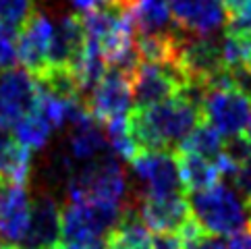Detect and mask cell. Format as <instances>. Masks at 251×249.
<instances>
[{"label": "cell", "instance_id": "obj_33", "mask_svg": "<svg viewBox=\"0 0 251 249\" xmlns=\"http://www.w3.org/2000/svg\"><path fill=\"white\" fill-rule=\"evenodd\" d=\"M243 135H245V139L251 144V114H249V121H247V127H245V133H243Z\"/></svg>", "mask_w": 251, "mask_h": 249}, {"label": "cell", "instance_id": "obj_18", "mask_svg": "<svg viewBox=\"0 0 251 249\" xmlns=\"http://www.w3.org/2000/svg\"><path fill=\"white\" fill-rule=\"evenodd\" d=\"M33 154L15 137H0V183L25 187L31 176Z\"/></svg>", "mask_w": 251, "mask_h": 249}, {"label": "cell", "instance_id": "obj_4", "mask_svg": "<svg viewBox=\"0 0 251 249\" xmlns=\"http://www.w3.org/2000/svg\"><path fill=\"white\" fill-rule=\"evenodd\" d=\"M251 114V96L237 85L230 71L222 73L203 94L201 117L224 139L243 135Z\"/></svg>", "mask_w": 251, "mask_h": 249}, {"label": "cell", "instance_id": "obj_21", "mask_svg": "<svg viewBox=\"0 0 251 249\" xmlns=\"http://www.w3.org/2000/svg\"><path fill=\"white\" fill-rule=\"evenodd\" d=\"M52 124L38 110H31L13 124V137L29 149H44L52 137Z\"/></svg>", "mask_w": 251, "mask_h": 249}, {"label": "cell", "instance_id": "obj_1", "mask_svg": "<svg viewBox=\"0 0 251 249\" xmlns=\"http://www.w3.org/2000/svg\"><path fill=\"white\" fill-rule=\"evenodd\" d=\"M201 121V102L187 94L148 108H133L129 114V127L141 152L176 148Z\"/></svg>", "mask_w": 251, "mask_h": 249}, {"label": "cell", "instance_id": "obj_25", "mask_svg": "<svg viewBox=\"0 0 251 249\" xmlns=\"http://www.w3.org/2000/svg\"><path fill=\"white\" fill-rule=\"evenodd\" d=\"M226 33H251V0H243L226 19Z\"/></svg>", "mask_w": 251, "mask_h": 249}, {"label": "cell", "instance_id": "obj_13", "mask_svg": "<svg viewBox=\"0 0 251 249\" xmlns=\"http://www.w3.org/2000/svg\"><path fill=\"white\" fill-rule=\"evenodd\" d=\"M31 198L25 187L0 183V239L6 245H19L29 228Z\"/></svg>", "mask_w": 251, "mask_h": 249}, {"label": "cell", "instance_id": "obj_12", "mask_svg": "<svg viewBox=\"0 0 251 249\" xmlns=\"http://www.w3.org/2000/svg\"><path fill=\"white\" fill-rule=\"evenodd\" d=\"M173 19L181 29L210 38L226 27L228 13L220 0H168Z\"/></svg>", "mask_w": 251, "mask_h": 249}, {"label": "cell", "instance_id": "obj_2", "mask_svg": "<svg viewBox=\"0 0 251 249\" xmlns=\"http://www.w3.org/2000/svg\"><path fill=\"white\" fill-rule=\"evenodd\" d=\"M127 174L114 154L106 152L92 162L79 164L67 179L69 201H98L125 206Z\"/></svg>", "mask_w": 251, "mask_h": 249}, {"label": "cell", "instance_id": "obj_14", "mask_svg": "<svg viewBox=\"0 0 251 249\" xmlns=\"http://www.w3.org/2000/svg\"><path fill=\"white\" fill-rule=\"evenodd\" d=\"M85 29L81 15H60L54 25V38H52L50 56H48V69H69L73 67L81 58L85 50ZM46 69V71H48Z\"/></svg>", "mask_w": 251, "mask_h": 249}, {"label": "cell", "instance_id": "obj_20", "mask_svg": "<svg viewBox=\"0 0 251 249\" xmlns=\"http://www.w3.org/2000/svg\"><path fill=\"white\" fill-rule=\"evenodd\" d=\"M224 149V137L212 127L210 123L201 121L187 137L181 139V144L175 148V152L181 154H195L203 158L216 160Z\"/></svg>", "mask_w": 251, "mask_h": 249}, {"label": "cell", "instance_id": "obj_23", "mask_svg": "<svg viewBox=\"0 0 251 249\" xmlns=\"http://www.w3.org/2000/svg\"><path fill=\"white\" fill-rule=\"evenodd\" d=\"M35 13V0H0V27L21 33Z\"/></svg>", "mask_w": 251, "mask_h": 249}, {"label": "cell", "instance_id": "obj_11", "mask_svg": "<svg viewBox=\"0 0 251 249\" xmlns=\"http://www.w3.org/2000/svg\"><path fill=\"white\" fill-rule=\"evenodd\" d=\"M60 241V208L54 195L38 191L31 199V220L23 241L13 249H54Z\"/></svg>", "mask_w": 251, "mask_h": 249}, {"label": "cell", "instance_id": "obj_3", "mask_svg": "<svg viewBox=\"0 0 251 249\" xmlns=\"http://www.w3.org/2000/svg\"><path fill=\"white\" fill-rule=\"evenodd\" d=\"M189 206L193 218L214 237H232L247 226V201L241 199L237 189L222 183L212 189L191 193Z\"/></svg>", "mask_w": 251, "mask_h": 249}, {"label": "cell", "instance_id": "obj_29", "mask_svg": "<svg viewBox=\"0 0 251 249\" xmlns=\"http://www.w3.org/2000/svg\"><path fill=\"white\" fill-rule=\"evenodd\" d=\"M226 249H251V226H245L237 235L228 237Z\"/></svg>", "mask_w": 251, "mask_h": 249}, {"label": "cell", "instance_id": "obj_8", "mask_svg": "<svg viewBox=\"0 0 251 249\" xmlns=\"http://www.w3.org/2000/svg\"><path fill=\"white\" fill-rule=\"evenodd\" d=\"M131 203L151 233H178L181 226L191 218V206L185 193L135 195Z\"/></svg>", "mask_w": 251, "mask_h": 249}, {"label": "cell", "instance_id": "obj_19", "mask_svg": "<svg viewBox=\"0 0 251 249\" xmlns=\"http://www.w3.org/2000/svg\"><path fill=\"white\" fill-rule=\"evenodd\" d=\"M151 230L143 224L135 206L127 201L123 218L108 235V249H151Z\"/></svg>", "mask_w": 251, "mask_h": 249}, {"label": "cell", "instance_id": "obj_27", "mask_svg": "<svg viewBox=\"0 0 251 249\" xmlns=\"http://www.w3.org/2000/svg\"><path fill=\"white\" fill-rule=\"evenodd\" d=\"M151 249H183L178 233H154Z\"/></svg>", "mask_w": 251, "mask_h": 249}, {"label": "cell", "instance_id": "obj_36", "mask_svg": "<svg viewBox=\"0 0 251 249\" xmlns=\"http://www.w3.org/2000/svg\"><path fill=\"white\" fill-rule=\"evenodd\" d=\"M54 249H56V247H54Z\"/></svg>", "mask_w": 251, "mask_h": 249}, {"label": "cell", "instance_id": "obj_5", "mask_svg": "<svg viewBox=\"0 0 251 249\" xmlns=\"http://www.w3.org/2000/svg\"><path fill=\"white\" fill-rule=\"evenodd\" d=\"M187 75L176 62H141L133 77V108H148L187 90Z\"/></svg>", "mask_w": 251, "mask_h": 249}, {"label": "cell", "instance_id": "obj_17", "mask_svg": "<svg viewBox=\"0 0 251 249\" xmlns=\"http://www.w3.org/2000/svg\"><path fill=\"white\" fill-rule=\"evenodd\" d=\"M129 15L137 35H162L176 29L168 0H133Z\"/></svg>", "mask_w": 251, "mask_h": 249}, {"label": "cell", "instance_id": "obj_35", "mask_svg": "<svg viewBox=\"0 0 251 249\" xmlns=\"http://www.w3.org/2000/svg\"><path fill=\"white\" fill-rule=\"evenodd\" d=\"M247 210H249V218H251V199H247Z\"/></svg>", "mask_w": 251, "mask_h": 249}, {"label": "cell", "instance_id": "obj_28", "mask_svg": "<svg viewBox=\"0 0 251 249\" xmlns=\"http://www.w3.org/2000/svg\"><path fill=\"white\" fill-rule=\"evenodd\" d=\"M183 249H226V243H224L220 237L205 233L200 239H195V241L183 245Z\"/></svg>", "mask_w": 251, "mask_h": 249}, {"label": "cell", "instance_id": "obj_9", "mask_svg": "<svg viewBox=\"0 0 251 249\" xmlns=\"http://www.w3.org/2000/svg\"><path fill=\"white\" fill-rule=\"evenodd\" d=\"M38 79L25 69H6L0 73V117L8 127L35 108L38 102Z\"/></svg>", "mask_w": 251, "mask_h": 249}, {"label": "cell", "instance_id": "obj_30", "mask_svg": "<svg viewBox=\"0 0 251 249\" xmlns=\"http://www.w3.org/2000/svg\"><path fill=\"white\" fill-rule=\"evenodd\" d=\"M69 2L73 4L77 11L89 13V11H96V8H100L104 4V0H69Z\"/></svg>", "mask_w": 251, "mask_h": 249}, {"label": "cell", "instance_id": "obj_26", "mask_svg": "<svg viewBox=\"0 0 251 249\" xmlns=\"http://www.w3.org/2000/svg\"><path fill=\"white\" fill-rule=\"evenodd\" d=\"M232 181H235L237 191L243 195V198L251 199V152L239 162L237 173L232 174Z\"/></svg>", "mask_w": 251, "mask_h": 249}, {"label": "cell", "instance_id": "obj_10", "mask_svg": "<svg viewBox=\"0 0 251 249\" xmlns=\"http://www.w3.org/2000/svg\"><path fill=\"white\" fill-rule=\"evenodd\" d=\"M52 38H54V23L46 13L35 11L27 25L21 29L17 42L19 62L33 77H42L46 73Z\"/></svg>", "mask_w": 251, "mask_h": 249}, {"label": "cell", "instance_id": "obj_22", "mask_svg": "<svg viewBox=\"0 0 251 249\" xmlns=\"http://www.w3.org/2000/svg\"><path fill=\"white\" fill-rule=\"evenodd\" d=\"M104 133H106V141H108V148L116 156H121L123 160L131 162L141 149L137 146L135 137L131 133L129 127V117L127 119H119V121H112V123H106L104 124Z\"/></svg>", "mask_w": 251, "mask_h": 249}, {"label": "cell", "instance_id": "obj_15", "mask_svg": "<svg viewBox=\"0 0 251 249\" xmlns=\"http://www.w3.org/2000/svg\"><path fill=\"white\" fill-rule=\"evenodd\" d=\"M108 152V141H106V133L100 129V123L96 119L87 121L77 127H71L69 139H67V158L79 166L77 162H92L98 156Z\"/></svg>", "mask_w": 251, "mask_h": 249}, {"label": "cell", "instance_id": "obj_16", "mask_svg": "<svg viewBox=\"0 0 251 249\" xmlns=\"http://www.w3.org/2000/svg\"><path fill=\"white\" fill-rule=\"evenodd\" d=\"M175 158H176L178 176H181L185 191L197 193V191L212 189L224 176L218 166V160L195 156V154H181V152H175Z\"/></svg>", "mask_w": 251, "mask_h": 249}, {"label": "cell", "instance_id": "obj_7", "mask_svg": "<svg viewBox=\"0 0 251 249\" xmlns=\"http://www.w3.org/2000/svg\"><path fill=\"white\" fill-rule=\"evenodd\" d=\"M131 168L141 185L137 195L185 193L173 149H146L131 160Z\"/></svg>", "mask_w": 251, "mask_h": 249}, {"label": "cell", "instance_id": "obj_24", "mask_svg": "<svg viewBox=\"0 0 251 249\" xmlns=\"http://www.w3.org/2000/svg\"><path fill=\"white\" fill-rule=\"evenodd\" d=\"M17 42H19V33L0 27V73L6 69H13L15 62L19 60Z\"/></svg>", "mask_w": 251, "mask_h": 249}, {"label": "cell", "instance_id": "obj_31", "mask_svg": "<svg viewBox=\"0 0 251 249\" xmlns=\"http://www.w3.org/2000/svg\"><path fill=\"white\" fill-rule=\"evenodd\" d=\"M220 2L224 4V8H226V13L230 15V13H235L241 4H243V0H220Z\"/></svg>", "mask_w": 251, "mask_h": 249}, {"label": "cell", "instance_id": "obj_6", "mask_svg": "<svg viewBox=\"0 0 251 249\" xmlns=\"http://www.w3.org/2000/svg\"><path fill=\"white\" fill-rule=\"evenodd\" d=\"M87 106L100 124L127 119L133 110V77L121 69L108 67L87 96Z\"/></svg>", "mask_w": 251, "mask_h": 249}, {"label": "cell", "instance_id": "obj_34", "mask_svg": "<svg viewBox=\"0 0 251 249\" xmlns=\"http://www.w3.org/2000/svg\"><path fill=\"white\" fill-rule=\"evenodd\" d=\"M0 249H13L11 245H6V243H2V241H0Z\"/></svg>", "mask_w": 251, "mask_h": 249}, {"label": "cell", "instance_id": "obj_32", "mask_svg": "<svg viewBox=\"0 0 251 249\" xmlns=\"http://www.w3.org/2000/svg\"><path fill=\"white\" fill-rule=\"evenodd\" d=\"M104 4H116V6L125 8V11H129V6L133 4V0H104Z\"/></svg>", "mask_w": 251, "mask_h": 249}]
</instances>
